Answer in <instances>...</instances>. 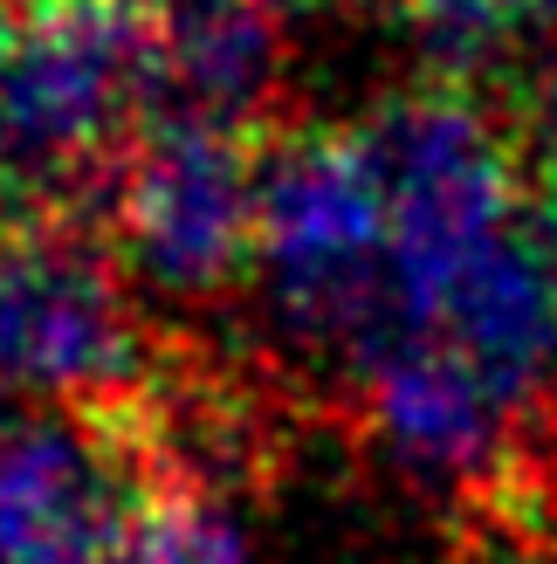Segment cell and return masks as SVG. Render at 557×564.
<instances>
[{
  "label": "cell",
  "mask_w": 557,
  "mask_h": 564,
  "mask_svg": "<svg viewBox=\"0 0 557 564\" xmlns=\"http://www.w3.org/2000/svg\"><path fill=\"white\" fill-rule=\"evenodd\" d=\"M152 124V0H0V228L110 235Z\"/></svg>",
  "instance_id": "1"
},
{
  "label": "cell",
  "mask_w": 557,
  "mask_h": 564,
  "mask_svg": "<svg viewBox=\"0 0 557 564\" xmlns=\"http://www.w3.org/2000/svg\"><path fill=\"white\" fill-rule=\"evenodd\" d=\"M351 152L385 200L393 262L434 317V290L523 214V152L482 97L413 83L351 124Z\"/></svg>",
  "instance_id": "2"
},
{
  "label": "cell",
  "mask_w": 557,
  "mask_h": 564,
  "mask_svg": "<svg viewBox=\"0 0 557 564\" xmlns=\"http://www.w3.org/2000/svg\"><path fill=\"white\" fill-rule=\"evenodd\" d=\"M159 337L138 324L124 262L103 235L0 228V400L110 406L152 372Z\"/></svg>",
  "instance_id": "3"
},
{
  "label": "cell",
  "mask_w": 557,
  "mask_h": 564,
  "mask_svg": "<svg viewBox=\"0 0 557 564\" xmlns=\"http://www.w3.org/2000/svg\"><path fill=\"white\" fill-rule=\"evenodd\" d=\"M255 145L179 118L138 138L110 214L124 275L186 310L228 296L255 262Z\"/></svg>",
  "instance_id": "4"
},
{
  "label": "cell",
  "mask_w": 557,
  "mask_h": 564,
  "mask_svg": "<svg viewBox=\"0 0 557 564\" xmlns=\"http://www.w3.org/2000/svg\"><path fill=\"white\" fill-rule=\"evenodd\" d=\"M358 427L413 489L461 496L482 517L523 482L550 420L523 413L476 358L427 337L358 386Z\"/></svg>",
  "instance_id": "5"
},
{
  "label": "cell",
  "mask_w": 557,
  "mask_h": 564,
  "mask_svg": "<svg viewBox=\"0 0 557 564\" xmlns=\"http://www.w3.org/2000/svg\"><path fill=\"white\" fill-rule=\"evenodd\" d=\"M159 502L110 406H48L0 441V564H118Z\"/></svg>",
  "instance_id": "6"
},
{
  "label": "cell",
  "mask_w": 557,
  "mask_h": 564,
  "mask_svg": "<svg viewBox=\"0 0 557 564\" xmlns=\"http://www.w3.org/2000/svg\"><path fill=\"white\" fill-rule=\"evenodd\" d=\"M159 124H214L262 138L283 90V21L255 0H152Z\"/></svg>",
  "instance_id": "7"
},
{
  "label": "cell",
  "mask_w": 557,
  "mask_h": 564,
  "mask_svg": "<svg viewBox=\"0 0 557 564\" xmlns=\"http://www.w3.org/2000/svg\"><path fill=\"white\" fill-rule=\"evenodd\" d=\"M118 564H255L241 510L228 502H193V496H159L131 523Z\"/></svg>",
  "instance_id": "8"
},
{
  "label": "cell",
  "mask_w": 557,
  "mask_h": 564,
  "mask_svg": "<svg viewBox=\"0 0 557 564\" xmlns=\"http://www.w3.org/2000/svg\"><path fill=\"white\" fill-rule=\"evenodd\" d=\"M531 159H537V200H531V193H523V200H531L550 228H557V138H550V145H537ZM531 159H523V173H531Z\"/></svg>",
  "instance_id": "9"
},
{
  "label": "cell",
  "mask_w": 557,
  "mask_h": 564,
  "mask_svg": "<svg viewBox=\"0 0 557 564\" xmlns=\"http://www.w3.org/2000/svg\"><path fill=\"white\" fill-rule=\"evenodd\" d=\"M262 14H275V21H310V14H324V8H338V0H255Z\"/></svg>",
  "instance_id": "10"
},
{
  "label": "cell",
  "mask_w": 557,
  "mask_h": 564,
  "mask_svg": "<svg viewBox=\"0 0 557 564\" xmlns=\"http://www.w3.org/2000/svg\"><path fill=\"white\" fill-rule=\"evenodd\" d=\"M531 8H537V14H544V21H557V0H531Z\"/></svg>",
  "instance_id": "11"
},
{
  "label": "cell",
  "mask_w": 557,
  "mask_h": 564,
  "mask_svg": "<svg viewBox=\"0 0 557 564\" xmlns=\"http://www.w3.org/2000/svg\"><path fill=\"white\" fill-rule=\"evenodd\" d=\"M0 441H8V406H0Z\"/></svg>",
  "instance_id": "12"
}]
</instances>
